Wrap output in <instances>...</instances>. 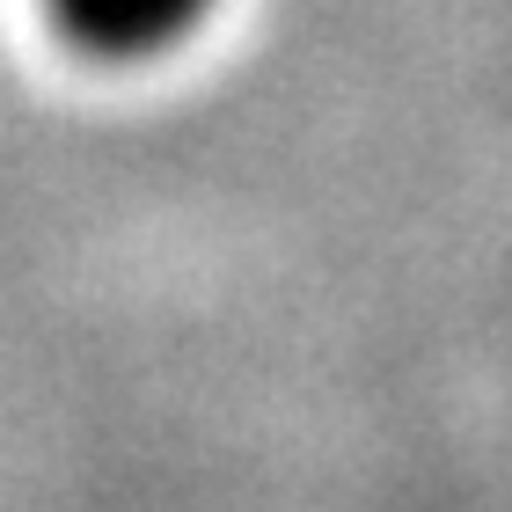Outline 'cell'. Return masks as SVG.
I'll return each instance as SVG.
<instances>
[{
	"instance_id": "1",
	"label": "cell",
	"mask_w": 512,
	"mask_h": 512,
	"mask_svg": "<svg viewBox=\"0 0 512 512\" xmlns=\"http://www.w3.org/2000/svg\"><path fill=\"white\" fill-rule=\"evenodd\" d=\"M52 15L66 22V37H81L88 52L110 59H147L161 44L191 37L213 0H52Z\"/></svg>"
}]
</instances>
